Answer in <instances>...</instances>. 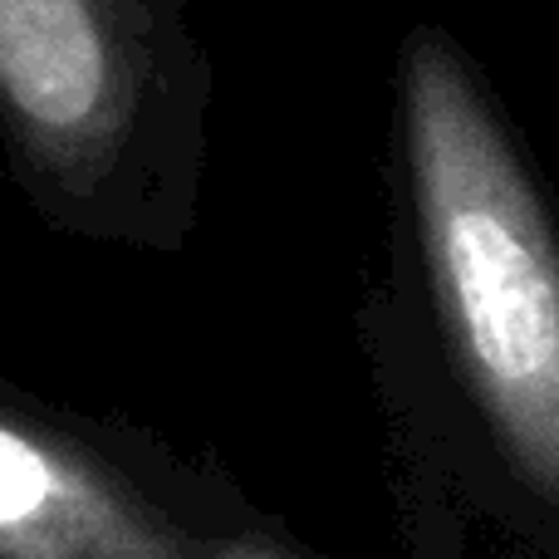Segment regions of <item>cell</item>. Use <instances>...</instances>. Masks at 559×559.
<instances>
[{
  "instance_id": "3",
  "label": "cell",
  "mask_w": 559,
  "mask_h": 559,
  "mask_svg": "<svg viewBox=\"0 0 559 559\" xmlns=\"http://www.w3.org/2000/svg\"><path fill=\"white\" fill-rule=\"evenodd\" d=\"M182 525L114 447L10 407L0 427V559H192Z\"/></svg>"
},
{
  "instance_id": "2",
  "label": "cell",
  "mask_w": 559,
  "mask_h": 559,
  "mask_svg": "<svg viewBox=\"0 0 559 559\" xmlns=\"http://www.w3.org/2000/svg\"><path fill=\"white\" fill-rule=\"evenodd\" d=\"M0 84L39 173L94 192L138 123L143 64L114 0H0Z\"/></svg>"
},
{
  "instance_id": "1",
  "label": "cell",
  "mask_w": 559,
  "mask_h": 559,
  "mask_svg": "<svg viewBox=\"0 0 559 559\" xmlns=\"http://www.w3.org/2000/svg\"><path fill=\"white\" fill-rule=\"evenodd\" d=\"M407 147L447 364L511 486L559 525V236L437 39L407 55Z\"/></svg>"
},
{
  "instance_id": "4",
  "label": "cell",
  "mask_w": 559,
  "mask_h": 559,
  "mask_svg": "<svg viewBox=\"0 0 559 559\" xmlns=\"http://www.w3.org/2000/svg\"><path fill=\"white\" fill-rule=\"evenodd\" d=\"M192 559H309L265 531H206Z\"/></svg>"
}]
</instances>
